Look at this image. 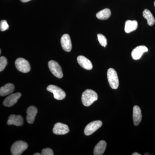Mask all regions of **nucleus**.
<instances>
[{
    "instance_id": "obj_1",
    "label": "nucleus",
    "mask_w": 155,
    "mask_h": 155,
    "mask_svg": "<svg viewBox=\"0 0 155 155\" xmlns=\"http://www.w3.org/2000/svg\"><path fill=\"white\" fill-rule=\"evenodd\" d=\"M98 99L97 94L94 91L87 89L84 92L81 97L82 104L85 107H89Z\"/></svg>"
},
{
    "instance_id": "obj_2",
    "label": "nucleus",
    "mask_w": 155,
    "mask_h": 155,
    "mask_svg": "<svg viewBox=\"0 0 155 155\" xmlns=\"http://www.w3.org/2000/svg\"><path fill=\"white\" fill-rule=\"evenodd\" d=\"M107 78L109 84L113 89H116L119 85V78L117 72L115 69L110 68L108 70Z\"/></svg>"
},
{
    "instance_id": "obj_3",
    "label": "nucleus",
    "mask_w": 155,
    "mask_h": 155,
    "mask_svg": "<svg viewBox=\"0 0 155 155\" xmlns=\"http://www.w3.org/2000/svg\"><path fill=\"white\" fill-rule=\"evenodd\" d=\"M28 145L25 142L19 140L15 142L11 147V153L13 155H20L28 148Z\"/></svg>"
},
{
    "instance_id": "obj_4",
    "label": "nucleus",
    "mask_w": 155,
    "mask_h": 155,
    "mask_svg": "<svg viewBox=\"0 0 155 155\" xmlns=\"http://www.w3.org/2000/svg\"><path fill=\"white\" fill-rule=\"evenodd\" d=\"M15 66L17 70L22 73L30 72L31 67L28 61L22 58H19L15 61Z\"/></svg>"
},
{
    "instance_id": "obj_5",
    "label": "nucleus",
    "mask_w": 155,
    "mask_h": 155,
    "mask_svg": "<svg viewBox=\"0 0 155 155\" xmlns=\"http://www.w3.org/2000/svg\"><path fill=\"white\" fill-rule=\"evenodd\" d=\"M47 90L54 94V98L58 100L64 99L66 94L64 91L58 87L54 85H50L47 87Z\"/></svg>"
},
{
    "instance_id": "obj_6",
    "label": "nucleus",
    "mask_w": 155,
    "mask_h": 155,
    "mask_svg": "<svg viewBox=\"0 0 155 155\" xmlns=\"http://www.w3.org/2000/svg\"><path fill=\"white\" fill-rule=\"evenodd\" d=\"M48 67L50 71L55 77L59 78H62L63 73L61 66L57 62L51 61L48 62Z\"/></svg>"
},
{
    "instance_id": "obj_7",
    "label": "nucleus",
    "mask_w": 155,
    "mask_h": 155,
    "mask_svg": "<svg viewBox=\"0 0 155 155\" xmlns=\"http://www.w3.org/2000/svg\"><path fill=\"white\" fill-rule=\"evenodd\" d=\"M102 124V122L99 120L90 122L87 125L84 129V134L87 136L91 135L101 127Z\"/></svg>"
},
{
    "instance_id": "obj_8",
    "label": "nucleus",
    "mask_w": 155,
    "mask_h": 155,
    "mask_svg": "<svg viewBox=\"0 0 155 155\" xmlns=\"http://www.w3.org/2000/svg\"><path fill=\"white\" fill-rule=\"evenodd\" d=\"M69 131L68 125L63 123H56L53 129V133L57 135H64L68 133Z\"/></svg>"
},
{
    "instance_id": "obj_9",
    "label": "nucleus",
    "mask_w": 155,
    "mask_h": 155,
    "mask_svg": "<svg viewBox=\"0 0 155 155\" xmlns=\"http://www.w3.org/2000/svg\"><path fill=\"white\" fill-rule=\"evenodd\" d=\"M21 96L20 93L13 94L6 98L3 104L4 106L7 107H11L14 106L17 103V101Z\"/></svg>"
},
{
    "instance_id": "obj_10",
    "label": "nucleus",
    "mask_w": 155,
    "mask_h": 155,
    "mask_svg": "<svg viewBox=\"0 0 155 155\" xmlns=\"http://www.w3.org/2000/svg\"><path fill=\"white\" fill-rule=\"evenodd\" d=\"M61 44L62 48L65 51L70 52L72 50V45L71 38L68 34H64L61 38Z\"/></svg>"
},
{
    "instance_id": "obj_11",
    "label": "nucleus",
    "mask_w": 155,
    "mask_h": 155,
    "mask_svg": "<svg viewBox=\"0 0 155 155\" xmlns=\"http://www.w3.org/2000/svg\"><path fill=\"white\" fill-rule=\"evenodd\" d=\"M148 51L147 48L144 45L139 46L134 49L131 52V56L134 60H138L140 59L143 53Z\"/></svg>"
},
{
    "instance_id": "obj_12",
    "label": "nucleus",
    "mask_w": 155,
    "mask_h": 155,
    "mask_svg": "<svg viewBox=\"0 0 155 155\" xmlns=\"http://www.w3.org/2000/svg\"><path fill=\"white\" fill-rule=\"evenodd\" d=\"M77 61L81 67L86 70L92 69L93 65L91 61L83 56H79L77 58Z\"/></svg>"
},
{
    "instance_id": "obj_13",
    "label": "nucleus",
    "mask_w": 155,
    "mask_h": 155,
    "mask_svg": "<svg viewBox=\"0 0 155 155\" xmlns=\"http://www.w3.org/2000/svg\"><path fill=\"white\" fill-rule=\"evenodd\" d=\"M8 125H15L17 126H22L23 124V119L20 115H11L9 116L7 122Z\"/></svg>"
},
{
    "instance_id": "obj_14",
    "label": "nucleus",
    "mask_w": 155,
    "mask_h": 155,
    "mask_svg": "<svg viewBox=\"0 0 155 155\" xmlns=\"http://www.w3.org/2000/svg\"><path fill=\"white\" fill-rule=\"evenodd\" d=\"M38 113L37 109L34 106H30L27 109L26 113H27V121L29 124H32L34 122L35 116Z\"/></svg>"
},
{
    "instance_id": "obj_15",
    "label": "nucleus",
    "mask_w": 155,
    "mask_h": 155,
    "mask_svg": "<svg viewBox=\"0 0 155 155\" xmlns=\"http://www.w3.org/2000/svg\"><path fill=\"white\" fill-rule=\"evenodd\" d=\"M133 122L134 125L137 126L141 121L142 114L140 108L137 106H135L133 107Z\"/></svg>"
},
{
    "instance_id": "obj_16",
    "label": "nucleus",
    "mask_w": 155,
    "mask_h": 155,
    "mask_svg": "<svg viewBox=\"0 0 155 155\" xmlns=\"http://www.w3.org/2000/svg\"><path fill=\"white\" fill-rule=\"evenodd\" d=\"M15 87L14 84L11 83H8L0 88V95L5 96L12 93L14 92Z\"/></svg>"
},
{
    "instance_id": "obj_17",
    "label": "nucleus",
    "mask_w": 155,
    "mask_h": 155,
    "mask_svg": "<svg viewBox=\"0 0 155 155\" xmlns=\"http://www.w3.org/2000/svg\"><path fill=\"white\" fill-rule=\"evenodd\" d=\"M138 23L136 20H127L125 23V31L127 33H129L136 30Z\"/></svg>"
},
{
    "instance_id": "obj_18",
    "label": "nucleus",
    "mask_w": 155,
    "mask_h": 155,
    "mask_svg": "<svg viewBox=\"0 0 155 155\" xmlns=\"http://www.w3.org/2000/svg\"><path fill=\"white\" fill-rule=\"evenodd\" d=\"M107 143L104 140H101L95 147L94 150V155H101L104 154L105 151Z\"/></svg>"
},
{
    "instance_id": "obj_19",
    "label": "nucleus",
    "mask_w": 155,
    "mask_h": 155,
    "mask_svg": "<svg viewBox=\"0 0 155 155\" xmlns=\"http://www.w3.org/2000/svg\"><path fill=\"white\" fill-rule=\"evenodd\" d=\"M143 16L145 19H146L148 25L150 26H152L155 23V19L153 16L151 12L148 10L145 9L143 12Z\"/></svg>"
},
{
    "instance_id": "obj_20",
    "label": "nucleus",
    "mask_w": 155,
    "mask_h": 155,
    "mask_svg": "<svg viewBox=\"0 0 155 155\" xmlns=\"http://www.w3.org/2000/svg\"><path fill=\"white\" fill-rule=\"evenodd\" d=\"M111 14L110 10L108 8H106L98 12L96 14V17L97 19L101 20H106L110 18Z\"/></svg>"
},
{
    "instance_id": "obj_21",
    "label": "nucleus",
    "mask_w": 155,
    "mask_h": 155,
    "mask_svg": "<svg viewBox=\"0 0 155 155\" xmlns=\"http://www.w3.org/2000/svg\"><path fill=\"white\" fill-rule=\"evenodd\" d=\"M97 38L101 45L105 48L107 44V38L104 35L101 34H98L97 35Z\"/></svg>"
},
{
    "instance_id": "obj_22",
    "label": "nucleus",
    "mask_w": 155,
    "mask_h": 155,
    "mask_svg": "<svg viewBox=\"0 0 155 155\" xmlns=\"http://www.w3.org/2000/svg\"><path fill=\"white\" fill-rule=\"evenodd\" d=\"M8 64V61L5 57L0 58V72H2L5 69Z\"/></svg>"
},
{
    "instance_id": "obj_23",
    "label": "nucleus",
    "mask_w": 155,
    "mask_h": 155,
    "mask_svg": "<svg viewBox=\"0 0 155 155\" xmlns=\"http://www.w3.org/2000/svg\"><path fill=\"white\" fill-rule=\"evenodd\" d=\"M9 28V25L6 20H2L1 21V22H0V30L1 31H5L8 30Z\"/></svg>"
},
{
    "instance_id": "obj_24",
    "label": "nucleus",
    "mask_w": 155,
    "mask_h": 155,
    "mask_svg": "<svg viewBox=\"0 0 155 155\" xmlns=\"http://www.w3.org/2000/svg\"><path fill=\"white\" fill-rule=\"evenodd\" d=\"M41 155H54V153L52 150L49 148L44 149L42 151Z\"/></svg>"
},
{
    "instance_id": "obj_25",
    "label": "nucleus",
    "mask_w": 155,
    "mask_h": 155,
    "mask_svg": "<svg viewBox=\"0 0 155 155\" xmlns=\"http://www.w3.org/2000/svg\"><path fill=\"white\" fill-rule=\"evenodd\" d=\"M30 1H31V0H20L21 2L23 3L27 2H29Z\"/></svg>"
},
{
    "instance_id": "obj_26",
    "label": "nucleus",
    "mask_w": 155,
    "mask_h": 155,
    "mask_svg": "<svg viewBox=\"0 0 155 155\" xmlns=\"http://www.w3.org/2000/svg\"><path fill=\"white\" fill-rule=\"evenodd\" d=\"M132 155H140V154L138 153H133L132 154Z\"/></svg>"
},
{
    "instance_id": "obj_27",
    "label": "nucleus",
    "mask_w": 155,
    "mask_h": 155,
    "mask_svg": "<svg viewBox=\"0 0 155 155\" xmlns=\"http://www.w3.org/2000/svg\"><path fill=\"white\" fill-rule=\"evenodd\" d=\"M41 154L39 153H36L34 154V155H41Z\"/></svg>"
},
{
    "instance_id": "obj_28",
    "label": "nucleus",
    "mask_w": 155,
    "mask_h": 155,
    "mask_svg": "<svg viewBox=\"0 0 155 155\" xmlns=\"http://www.w3.org/2000/svg\"><path fill=\"white\" fill-rule=\"evenodd\" d=\"M144 155H149V154H144Z\"/></svg>"
},
{
    "instance_id": "obj_29",
    "label": "nucleus",
    "mask_w": 155,
    "mask_h": 155,
    "mask_svg": "<svg viewBox=\"0 0 155 155\" xmlns=\"http://www.w3.org/2000/svg\"><path fill=\"white\" fill-rule=\"evenodd\" d=\"M154 6H155V2H154Z\"/></svg>"
}]
</instances>
